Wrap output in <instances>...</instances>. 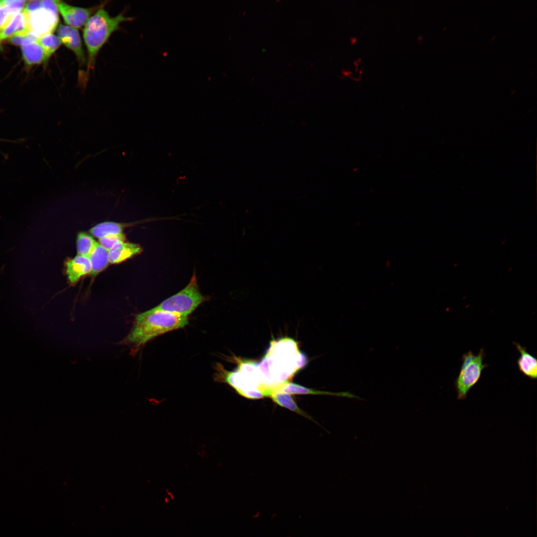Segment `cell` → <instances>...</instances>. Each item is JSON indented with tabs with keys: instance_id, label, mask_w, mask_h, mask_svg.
I'll use <instances>...</instances> for the list:
<instances>
[{
	"instance_id": "obj_1",
	"label": "cell",
	"mask_w": 537,
	"mask_h": 537,
	"mask_svg": "<svg viewBox=\"0 0 537 537\" xmlns=\"http://www.w3.org/2000/svg\"><path fill=\"white\" fill-rule=\"evenodd\" d=\"M301 353L297 343L292 339L285 338L271 342L263 359L256 364L258 377L265 392L289 382L300 369Z\"/></svg>"
},
{
	"instance_id": "obj_2",
	"label": "cell",
	"mask_w": 537,
	"mask_h": 537,
	"mask_svg": "<svg viewBox=\"0 0 537 537\" xmlns=\"http://www.w3.org/2000/svg\"><path fill=\"white\" fill-rule=\"evenodd\" d=\"M188 323V317L149 310L136 316L132 328L121 343L137 349L153 338Z\"/></svg>"
},
{
	"instance_id": "obj_3",
	"label": "cell",
	"mask_w": 537,
	"mask_h": 537,
	"mask_svg": "<svg viewBox=\"0 0 537 537\" xmlns=\"http://www.w3.org/2000/svg\"><path fill=\"white\" fill-rule=\"evenodd\" d=\"M122 13L110 16L103 8L91 15L84 25L83 37L88 52V68L92 69L100 49L123 22L131 20Z\"/></svg>"
},
{
	"instance_id": "obj_4",
	"label": "cell",
	"mask_w": 537,
	"mask_h": 537,
	"mask_svg": "<svg viewBox=\"0 0 537 537\" xmlns=\"http://www.w3.org/2000/svg\"><path fill=\"white\" fill-rule=\"evenodd\" d=\"M238 367L236 370L228 371L222 367L218 369L224 382L232 387L240 395L256 399L265 397L259 379L257 363L250 360L236 358Z\"/></svg>"
},
{
	"instance_id": "obj_5",
	"label": "cell",
	"mask_w": 537,
	"mask_h": 537,
	"mask_svg": "<svg viewBox=\"0 0 537 537\" xmlns=\"http://www.w3.org/2000/svg\"><path fill=\"white\" fill-rule=\"evenodd\" d=\"M206 299L200 293L196 276L193 274L189 283L183 289L150 310L188 317Z\"/></svg>"
},
{
	"instance_id": "obj_6",
	"label": "cell",
	"mask_w": 537,
	"mask_h": 537,
	"mask_svg": "<svg viewBox=\"0 0 537 537\" xmlns=\"http://www.w3.org/2000/svg\"><path fill=\"white\" fill-rule=\"evenodd\" d=\"M484 357L483 349L476 355L469 351L462 356L460 369L454 381L458 400L465 399L469 391L479 380L483 369L488 366L483 363Z\"/></svg>"
},
{
	"instance_id": "obj_7",
	"label": "cell",
	"mask_w": 537,
	"mask_h": 537,
	"mask_svg": "<svg viewBox=\"0 0 537 537\" xmlns=\"http://www.w3.org/2000/svg\"><path fill=\"white\" fill-rule=\"evenodd\" d=\"M43 6L28 12L22 10L28 30L38 39L52 33L59 23L58 10L54 0H43Z\"/></svg>"
},
{
	"instance_id": "obj_8",
	"label": "cell",
	"mask_w": 537,
	"mask_h": 537,
	"mask_svg": "<svg viewBox=\"0 0 537 537\" xmlns=\"http://www.w3.org/2000/svg\"><path fill=\"white\" fill-rule=\"evenodd\" d=\"M54 1L65 22L76 29L85 25L95 9L71 5L62 0Z\"/></svg>"
},
{
	"instance_id": "obj_9",
	"label": "cell",
	"mask_w": 537,
	"mask_h": 537,
	"mask_svg": "<svg viewBox=\"0 0 537 537\" xmlns=\"http://www.w3.org/2000/svg\"><path fill=\"white\" fill-rule=\"evenodd\" d=\"M57 31L61 44L74 53L81 65L85 64L86 56L78 30L67 25L60 24Z\"/></svg>"
},
{
	"instance_id": "obj_10",
	"label": "cell",
	"mask_w": 537,
	"mask_h": 537,
	"mask_svg": "<svg viewBox=\"0 0 537 537\" xmlns=\"http://www.w3.org/2000/svg\"><path fill=\"white\" fill-rule=\"evenodd\" d=\"M66 272L72 284L77 283L83 276L90 273L91 266L88 257L77 255L65 263Z\"/></svg>"
},
{
	"instance_id": "obj_11",
	"label": "cell",
	"mask_w": 537,
	"mask_h": 537,
	"mask_svg": "<svg viewBox=\"0 0 537 537\" xmlns=\"http://www.w3.org/2000/svg\"><path fill=\"white\" fill-rule=\"evenodd\" d=\"M141 251L142 248L138 244L120 242L108 251L109 262L111 264L120 263L140 253Z\"/></svg>"
},
{
	"instance_id": "obj_12",
	"label": "cell",
	"mask_w": 537,
	"mask_h": 537,
	"mask_svg": "<svg viewBox=\"0 0 537 537\" xmlns=\"http://www.w3.org/2000/svg\"><path fill=\"white\" fill-rule=\"evenodd\" d=\"M514 344L520 354L517 360L518 367L520 372L532 380L537 377V361L535 357L530 354L527 349L517 343Z\"/></svg>"
},
{
	"instance_id": "obj_13",
	"label": "cell",
	"mask_w": 537,
	"mask_h": 537,
	"mask_svg": "<svg viewBox=\"0 0 537 537\" xmlns=\"http://www.w3.org/2000/svg\"><path fill=\"white\" fill-rule=\"evenodd\" d=\"M280 389L289 393V394H318L336 396L339 397H347L350 399H356L359 400H365L357 395L348 391L332 392L329 391H318L316 390L305 387L303 386L290 382L283 384Z\"/></svg>"
},
{
	"instance_id": "obj_14",
	"label": "cell",
	"mask_w": 537,
	"mask_h": 537,
	"mask_svg": "<svg viewBox=\"0 0 537 537\" xmlns=\"http://www.w3.org/2000/svg\"><path fill=\"white\" fill-rule=\"evenodd\" d=\"M268 397L278 405L306 418L312 420L308 415L298 407L290 394L278 388L274 389L270 392Z\"/></svg>"
},
{
	"instance_id": "obj_15",
	"label": "cell",
	"mask_w": 537,
	"mask_h": 537,
	"mask_svg": "<svg viewBox=\"0 0 537 537\" xmlns=\"http://www.w3.org/2000/svg\"><path fill=\"white\" fill-rule=\"evenodd\" d=\"M91 266L90 274L95 275L103 270L109 263L108 251L98 243L88 257Z\"/></svg>"
},
{
	"instance_id": "obj_16",
	"label": "cell",
	"mask_w": 537,
	"mask_h": 537,
	"mask_svg": "<svg viewBox=\"0 0 537 537\" xmlns=\"http://www.w3.org/2000/svg\"><path fill=\"white\" fill-rule=\"evenodd\" d=\"M23 59L29 65L39 64L47 61L45 52L37 41L21 46Z\"/></svg>"
},
{
	"instance_id": "obj_17",
	"label": "cell",
	"mask_w": 537,
	"mask_h": 537,
	"mask_svg": "<svg viewBox=\"0 0 537 537\" xmlns=\"http://www.w3.org/2000/svg\"><path fill=\"white\" fill-rule=\"evenodd\" d=\"M124 224L114 222H104L99 223L90 230V232L98 239L115 234L123 233Z\"/></svg>"
},
{
	"instance_id": "obj_18",
	"label": "cell",
	"mask_w": 537,
	"mask_h": 537,
	"mask_svg": "<svg viewBox=\"0 0 537 537\" xmlns=\"http://www.w3.org/2000/svg\"><path fill=\"white\" fill-rule=\"evenodd\" d=\"M98 243L91 236L80 232L77 238V250L78 255L89 257Z\"/></svg>"
},
{
	"instance_id": "obj_19",
	"label": "cell",
	"mask_w": 537,
	"mask_h": 537,
	"mask_svg": "<svg viewBox=\"0 0 537 537\" xmlns=\"http://www.w3.org/2000/svg\"><path fill=\"white\" fill-rule=\"evenodd\" d=\"M37 41L44 49L47 59L61 44L58 36L53 33L45 35L39 38Z\"/></svg>"
},
{
	"instance_id": "obj_20",
	"label": "cell",
	"mask_w": 537,
	"mask_h": 537,
	"mask_svg": "<svg viewBox=\"0 0 537 537\" xmlns=\"http://www.w3.org/2000/svg\"><path fill=\"white\" fill-rule=\"evenodd\" d=\"M125 240L123 233L107 236L99 239V244L107 251H109L113 246L120 242Z\"/></svg>"
},
{
	"instance_id": "obj_21",
	"label": "cell",
	"mask_w": 537,
	"mask_h": 537,
	"mask_svg": "<svg viewBox=\"0 0 537 537\" xmlns=\"http://www.w3.org/2000/svg\"><path fill=\"white\" fill-rule=\"evenodd\" d=\"M15 14L6 5H2L0 8V31L9 23Z\"/></svg>"
},
{
	"instance_id": "obj_22",
	"label": "cell",
	"mask_w": 537,
	"mask_h": 537,
	"mask_svg": "<svg viewBox=\"0 0 537 537\" xmlns=\"http://www.w3.org/2000/svg\"><path fill=\"white\" fill-rule=\"evenodd\" d=\"M25 2V0H2V5H6L12 13L16 14L22 10Z\"/></svg>"
},
{
	"instance_id": "obj_23",
	"label": "cell",
	"mask_w": 537,
	"mask_h": 537,
	"mask_svg": "<svg viewBox=\"0 0 537 537\" xmlns=\"http://www.w3.org/2000/svg\"><path fill=\"white\" fill-rule=\"evenodd\" d=\"M43 5L42 0L29 1L25 4L24 10L28 12H31L42 7Z\"/></svg>"
},
{
	"instance_id": "obj_24",
	"label": "cell",
	"mask_w": 537,
	"mask_h": 537,
	"mask_svg": "<svg viewBox=\"0 0 537 537\" xmlns=\"http://www.w3.org/2000/svg\"><path fill=\"white\" fill-rule=\"evenodd\" d=\"M2 6V0H0V8Z\"/></svg>"
}]
</instances>
